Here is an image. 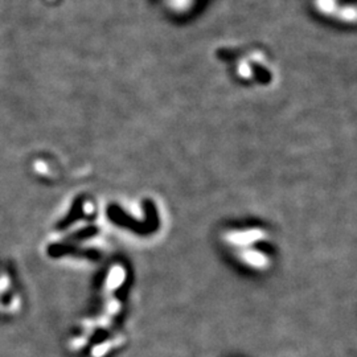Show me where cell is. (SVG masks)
Here are the masks:
<instances>
[{"instance_id":"6da1fadb","label":"cell","mask_w":357,"mask_h":357,"mask_svg":"<svg viewBox=\"0 0 357 357\" xmlns=\"http://www.w3.org/2000/svg\"><path fill=\"white\" fill-rule=\"evenodd\" d=\"M315 13L336 24L355 23L356 0H311Z\"/></svg>"},{"instance_id":"7a4b0ae2","label":"cell","mask_w":357,"mask_h":357,"mask_svg":"<svg viewBox=\"0 0 357 357\" xmlns=\"http://www.w3.org/2000/svg\"><path fill=\"white\" fill-rule=\"evenodd\" d=\"M155 4L175 19H187L200 13L211 0H153Z\"/></svg>"}]
</instances>
